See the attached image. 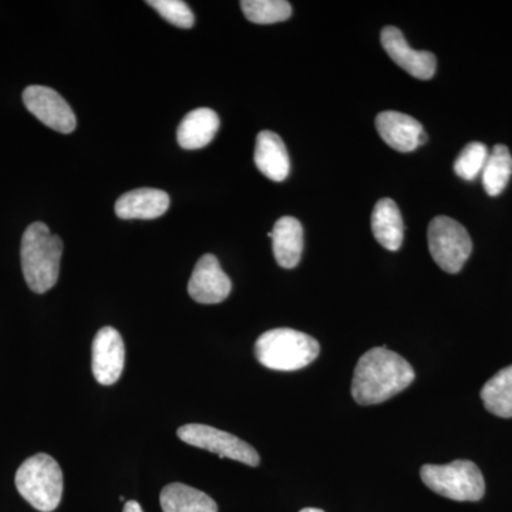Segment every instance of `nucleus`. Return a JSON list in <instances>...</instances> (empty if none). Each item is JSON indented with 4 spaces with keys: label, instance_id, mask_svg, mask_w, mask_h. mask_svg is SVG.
I'll return each instance as SVG.
<instances>
[{
    "label": "nucleus",
    "instance_id": "obj_22",
    "mask_svg": "<svg viewBox=\"0 0 512 512\" xmlns=\"http://www.w3.org/2000/svg\"><path fill=\"white\" fill-rule=\"evenodd\" d=\"M488 154H490V151L483 143L474 141V143L467 144L461 151L460 156L457 157L456 163H454V171L463 180H476L478 175L483 173Z\"/></svg>",
    "mask_w": 512,
    "mask_h": 512
},
{
    "label": "nucleus",
    "instance_id": "obj_1",
    "mask_svg": "<svg viewBox=\"0 0 512 512\" xmlns=\"http://www.w3.org/2000/svg\"><path fill=\"white\" fill-rule=\"evenodd\" d=\"M414 370L404 357L387 348H373L360 357L352 380V396L362 406L392 399L413 383Z\"/></svg>",
    "mask_w": 512,
    "mask_h": 512
},
{
    "label": "nucleus",
    "instance_id": "obj_18",
    "mask_svg": "<svg viewBox=\"0 0 512 512\" xmlns=\"http://www.w3.org/2000/svg\"><path fill=\"white\" fill-rule=\"evenodd\" d=\"M160 504L163 512H218V505L210 495L181 483L165 485Z\"/></svg>",
    "mask_w": 512,
    "mask_h": 512
},
{
    "label": "nucleus",
    "instance_id": "obj_25",
    "mask_svg": "<svg viewBox=\"0 0 512 512\" xmlns=\"http://www.w3.org/2000/svg\"><path fill=\"white\" fill-rule=\"evenodd\" d=\"M299 512H325L322 510H319V508H303L302 511Z\"/></svg>",
    "mask_w": 512,
    "mask_h": 512
},
{
    "label": "nucleus",
    "instance_id": "obj_6",
    "mask_svg": "<svg viewBox=\"0 0 512 512\" xmlns=\"http://www.w3.org/2000/svg\"><path fill=\"white\" fill-rule=\"evenodd\" d=\"M427 238L434 262L448 274H458L473 252V241L467 229L444 215L430 222Z\"/></svg>",
    "mask_w": 512,
    "mask_h": 512
},
{
    "label": "nucleus",
    "instance_id": "obj_13",
    "mask_svg": "<svg viewBox=\"0 0 512 512\" xmlns=\"http://www.w3.org/2000/svg\"><path fill=\"white\" fill-rule=\"evenodd\" d=\"M170 197L156 188H138L121 195L116 202V214L121 220H156L167 212Z\"/></svg>",
    "mask_w": 512,
    "mask_h": 512
},
{
    "label": "nucleus",
    "instance_id": "obj_21",
    "mask_svg": "<svg viewBox=\"0 0 512 512\" xmlns=\"http://www.w3.org/2000/svg\"><path fill=\"white\" fill-rule=\"evenodd\" d=\"M241 8L245 18L256 25L284 22L292 15L291 3L286 0H242Z\"/></svg>",
    "mask_w": 512,
    "mask_h": 512
},
{
    "label": "nucleus",
    "instance_id": "obj_23",
    "mask_svg": "<svg viewBox=\"0 0 512 512\" xmlns=\"http://www.w3.org/2000/svg\"><path fill=\"white\" fill-rule=\"evenodd\" d=\"M147 5L157 10L171 25L181 29H190L194 26V13L190 6L181 0H148Z\"/></svg>",
    "mask_w": 512,
    "mask_h": 512
},
{
    "label": "nucleus",
    "instance_id": "obj_2",
    "mask_svg": "<svg viewBox=\"0 0 512 512\" xmlns=\"http://www.w3.org/2000/svg\"><path fill=\"white\" fill-rule=\"evenodd\" d=\"M63 241L43 222L26 229L20 247L23 275L33 292L46 293L57 284L62 261Z\"/></svg>",
    "mask_w": 512,
    "mask_h": 512
},
{
    "label": "nucleus",
    "instance_id": "obj_20",
    "mask_svg": "<svg viewBox=\"0 0 512 512\" xmlns=\"http://www.w3.org/2000/svg\"><path fill=\"white\" fill-rule=\"evenodd\" d=\"M512 177V156L508 147L497 144L490 154L481 173L484 190L490 197H498L505 190Z\"/></svg>",
    "mask_w": 512,
    "mask_h": 512
},
{
    "label": "nucleus",
    "instance_id": "obj_14",
    "mask_svg": "<svg viewBox=\"0 0 512 512\" xmlns=\"http://www.w3.org/2000/svg\"><path fill=\"white\" fill-rule=\"evenodd\" d=\"M254 161L269 180L281 183L291 171V160L282 138L274 131H261L256 137Z\"/></svg>",
    "mask_w": 512,
    "mask_h": 512
},
{
    "label": "nucleus",
    "instance_id": "obj_24",
    "mask_svg": "<svg viewBox=\"0 0 512 512\" xmlns=\"http://www.w3.org/2000/svg\"><path fill=\"white\" fill-rule=\"evenodd\" d=\"M123 512H144L141 505L137 503V501H127L126 505H124Z\"/></svg>",
    "mask_w": 512,
    "mask_h": 512
},
{
    "label": "nucleus",
    "instance_id": "obj_9",
    "mask_svg": "<svg viewBox=\"0 0 512 512\" xmlns=\"http://www.w3.org/2000/svg\"><path fill=\"white\" fill-rule=\"evenodd\" d=\"M126 348L123 338L111 326L101 328L93 340L92 369L97 382L110 386L123 375Z\"/></svg>",
    "mask_w": 512,
    "mask_h": 512
},
{
    "label": "nucleus",
    "instance_id": "obj_8",
    "mask_svg": "<svg viewBox=\"0 0 512 512\" xmlns=\"http://www.w3.org/2000/svg\"><path fill=\"white\" fill-rule=\"evenodd\" d=\"M23 103L37 120L52 130L70 134L76 128L77 120L72 107L56 90L45 86H29L23 92Z\"/></svg>",
    "mask_w": 512,
    "mask_h": 512
},
{
    "label": "nucleus",
    "instance_id": "obj_7",
    "mask_svg": "<svg viewBox=\"0 0 512 512\" xmlns=\"http://www.w3.org/2000/svg\"><path fill=\"white\" fill-rule=\"evenodd\" d=\"M180 440L190 446L202 448L220 457L231 458L238 463L256 467L261 461L258 451L244 440L227 431L205 426V424H185L177 431Z\"/></svg>",
    "mask_w": 512,
    "mask_h": 512
},
{
    "label": "nucleus",
    "instance_id": "obj_17",
    "mask_svg": "<svg viewBox=\"0 0 512 512\" xmlns=\"http://www.w3.org/2000/svg\"><path fill=\"white\" fill-rule=\"evenodd\" d=\"M372 231L376 241L387 251H399L403 244L404 224L402 212L392 198H383L372 214Z\"/></svg>",
    "mask_w": 512,
    "mask_h": 512
},
{
    "label": "nucleus",
    "instance_id": "obj_3",
    "mask_svg": "<svg viewBox=\"0 0 512 512\" xmlns=\"http://www.w3.org/2000/svg\"><path fill=\"white\" fill-rule=\"evenodd\" d=\"M319 353L318 340L295 329L268 330L255 343L258 362L276 372L301 370L311 365Z\"/></svg>",
    "mask_w": 512,
    "mask_h": 512
},
{
    "label": "nucleus",
    "instance_id": "obj_16",
    "mask_svg": "<svg viewBox=\"0 0 512 512\" xmlns=\"http://www.w3.org/2000/svg\"><path fill=\"white\" fill-rule=\"evenodd\" d=\"M220 117L211 109H197L188 113L178 126V144L185 150L208 146L217 136Z\"/></svg>",
    "mask_w": 512,
    "mask_h": 512
},
{
    "label": "nucleus",
    "instance_id": "obj_12",
    "mask_svg": "<svg viewBox=\"0 0 512 512\" xmlns=\"http://www.w3.org/2000/svg\"><path fill=\"white\" fill-rule=\"evenodd\" d=\"M376 128L387 146L400 153H412L427 141L423 126L399 111H383L376 117Z\"/></svg>",
    "mask_w": 512,
    "mask_h": 512
},
{
    "label": "nucleus",
    "instance_id": "obj_5",
    "mask_svg": "<svg viewBox=\"0 0 512 512\" xmlns=\"http://www.w3.org/2000/svg\"><path fill=\"white\" fill-rule=\"evenodd\" d=\"M423 483L434 493L454 501H480L485 494V481L480 468L470 460L421 467Z\"/></svg>",
    "mask_w": 512,
    "mask_h": 512
},
{
    "label": "nucleus",
    "instance_id": "obj_11",
    "mask_svg": "<svg viewBox=\"0 0 512 512\" xmlns=\"http://www.w3.org/2000/svg\"><path fill=\"white\" fill-rule=\"evenodd\" d=\"M231 289V279L222 271L220 261L211 254L201 256L188 282L191 298L204 305H215L224 302Z\"/></svg>",
    "mask_w": 512,
    "mask_h": 512
},
{
    "label": "nucleus",
    "instance_id": "obj_10",
    "mask_svg": "<svg viewBox=\"0 0 512 512\" xmlns=\"http://www.w3.org/2000/svg\"><path fill=\"white\" fill-rule=\"evenodd\" d=\"M383 49L397 66L420 80H429L437 69V59L426 50H414L404 39L402 30L386 26L380 35Z\"/></svg>",
    "mask_w": 512,
    "mask_h": 512
},
{
    "label": "nucleus",
    "instance_id": "obj_15",
    "mask_svg": "<svg viewBox=\"0 0 512 512\" xmlns=\"http://www.w3.org/2000/svg\"><path fill=\"white\" fill-rule=\"evenodd\" d=\"M276 262L285 269H292L301 262L303 252V228L293 217H282L276 221L274 231L269 232Z\"/></svg>",
    "mask_w": 512,
    "mask_h": 512
},
{
    "label": "nucleus",
    "instance_id": "obj_19",
    "mask_svg": "<svg viewBox=\"0 0 512 512\" xmlns=\"http://www.w3.org/2000/svg\"><path fill=\"white\" fill-rule=\"evenodd\" d=\"M481 400L485 409L494 416L512 417V365L500 370L481 389Z\"/></svg>",
    "mask_w": 512,
    "mask_h": 512
},
{
    "label": "nucleus",
    "instance_id": "obj_4",
    "mask_svg": "<svg viewBox=\"0 0 512 512\" xmlns=\"http://www.w3.org/2000/svg\"><path fill=\"white\" fill-rule=\"evenodd\" d=\"M19 494L37 511L52 512L63 497V473L59 463L49 454L28 458L15 478Z\"/></svg>",
    "mask_w": 512,
    "mask_h": 512
}]
</instances>
